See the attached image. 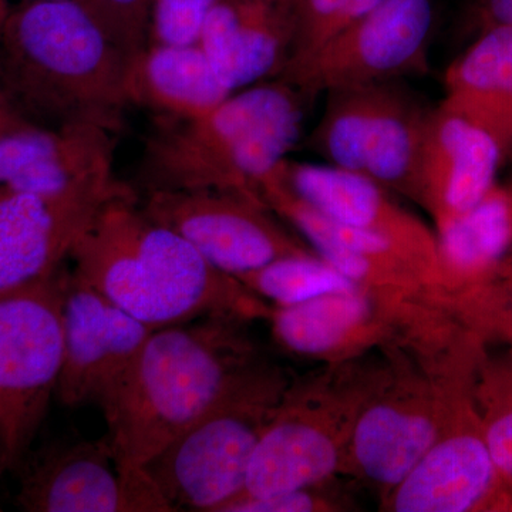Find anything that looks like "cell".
I'll return each mask as SVG.
<instances>
[{
    "instance_id": "f1b7e54d",
    "label": "cell",
    "mask_w": 512,
    "mask_h": 512,
    "mask_svg": "<svg viewBox=\"0 0 512 512\" xmlns=\"http://www.w3.org/2000/svg\"><path fill=\"white\" fill-rule=\"evenodd\" d=\"M316 503L306 490L292 493L266 495V497H241L225 505L224 512H308L315 510Z\"/></svg>"
},
{
    "instance_id": "ac0fdd59",
    "label": "cell",
    "mask_w": 512,
    "mask_h": 512,
    "mask_svg": "<svg viewBox=\"0 0 512 512\" xmlns=\"http://www.w3.org/2000/svg\"><path fill=\"white\" fill-rule=\"evenodd\" d=\"M232 93L198 43L147 45L128 59V104L167 121L200 119Z\"/></svg>"
},
{
    "instance_id": "9c48e42d",
    "label": "cell",
    "mask_w": 512,
    "mask_h": 512,
    "mask_svg": "<svg viewBox=\"0 0 512 512\" xmlns=\"http://www.w3.org/2000/svg\"><path fill=\"white\" fill-rule=\"evenodd\" d=\"M141 208L235 278L284 256L305 254L266 214L265 201L248 192L148 191Z\"/></svg>"
},
{
    "instance_id": "7402d4cb",
    "label": "cell",
    "mask_w": 512,
    "mask_h": 512,
    "mask_svg": "<svg viewBox=\"0 0 512 512\" xmlns=\"http://www.w3.org/2000/svg\"><path fill=\"white\" fill-rule=\"evenodd\" d=\"M437 440L439 431L427 417L376 406L357 421L353 448L367 477L399 485Z\"/></svg>"
},
{
    "instance_id": "2e32d148",
    "label": "cell",
    "mask_w": 512,
    "mask_h": 512,
    "mask_svg": "<svg viewBox=\"0 0 512 512\" xmlns=\"http://www.w3.org/2000/svg\"><path fill=\"white\" fill-rule=\"evenodd\" d=\"M512 507L480 423L451 434L427 451L397 485L399 512H467Z\"/></svg>"
},
{
    "instance_id": "5b68a950",
    "label": "cell",
    "mask_w": 512,
    "mask_h": 512,
    "mask_svg": "<svg viewBox=\"0 0 512 512\" xmlns=\"http://www.w3.org/2000/svg\"><path fill=\"white\" fill-rule=\"evenodd\" d=\"M433 111L402 80L336 87L326 92L308 146L332 167L419 198Z\"/></svg>"
},
{
    "instance_id": "1f68e13d",
    "label": "cell",
    "mask_w": 512,
    "mask_h": 512,
    "mask_svg": "<svg viewBox=\"0 0 512 512\" xmlns=\"http://www.w3.org/2000/svg\"><path fill=\"white\" fill-rule=\"evenodd\" d=\"M9 12V0H0V30H2L3 23L8 18Z\"/></svg>"
},
{
    "instance_id": "4316f807",
    "label": "cell",
    "mask_w": 512,
    "mask_h": 512,
    "mask_svg": "<svg viewBox=\"0 0 512 512\" xmlns=\"http://www.w3.org/2000/svg\"><path fill=\"white\" fill-rule=\"evenodd\" d=\"M121 52L136 55L148 45L154 0H76Z\"/></svg>"
},
{
    "instance_id": "6da1fadb",
    "label": "cell",
    "mask_w": 512,
    "mask_h": 512,
    "mask_svg": "<svg viewBox=\"0 0 512 512\" xmlns=\"http://www.w3.org/2000/svg\"><path fill=\"white\" fill-rule=\"evenodd\" d=\"M73 275L153 330L261 303L184 237L147 217L134 194L107 202L74 245Z\"/></svg>"
},
{
    "instance_id": "8992f818",
    "label": "cell",
    "mask_w": 512,
    "mask_h": 512,
    "mask_svg": "<svg viewBox=\"0 0 512 512\" xmlns=\"http://www.w3.org/2000/svg\"><path fill=\"white\" fill-rule=\"evenodd\" d=\"M274 393L272 380L249 375L148 461L144 470L174 511H221L244 494Z\"/></svg>"
},
{
    "instance_id": "8fae6325",
    "label": "cell",
    "mask_w": 512,
    "mask_h": 512,
    "mask_svg": "<svg viewBox=\"0 0 512 512\" xmlns=\"http://www.w3.org/2000/svg\"><path fill=\"white\" fill-rule=\"evenodd\" d=\"M63 332L57 396L66 406L94 403L101 409L153 329L72 274L64 285Z\"/></svg>"
},
{
    "instance_id": "9a60e30c",
    "label": "cell",
    "mask_w": 512,
    "mask_h": 512,
    "mask_svg": "<svg viewBox=\"0 0 512 512\" xmlns=\"http://www.w3.org/2000/svg\"><path fill=\"white\" fill-rule=\"evenodd\" d=\"M279 170L296 195L330 220L386 235L412 265H440L433 235L394 204L382 185L328 164L285 160Z\"/></svg>"
},
{
    "instance_id": "cb8c5ba5",
    "label": "cell",
    "mask_w": 512,
    "mask_h": 512,
    "mask_svg": "<svg viewBox=\"0 0 512 512\" xmlns=\"http://www.w3.org/2000/svg\"><path fill=\"white\" fill-rule=\"evenodd\" d=\"M237 279L279 306L298 305L329 293L359 288L322 259L306 254L284 256Z\"/></svg>"
},
{
    "instance_id": "603a6c76",
    "label": "cell",
    "mask_w": 512,
    "mask_h": 512,
    "mask_svg": "<svg viewBox=\"0 0 512 512\" xmlns=\"http://www.w3.org/2000/svg\"><path fill=\"white\" fill-rule=\"evenodd\" d=\"M367 313L369 303L357 289L329 293L298 305L281 306L274 315L275 335L293 352L319 355L342 345L362 325Z\"/></svg>"
},
{
    "instance_id": "3957f363",
    "label": "cell",
    "mask_w": 512,
    "mask_h": 512,
    "mask_svg": "<svg viewBox=\"0 0 512 512\" xmlns=\"http://www.w3.org/2000/svg\"><path fill=\"white\" fill-rule=\"evenodd\" d=\"M128 59L76 0H30L0 30V80L26 117L53 127L119 130Z\"/></svg>"
},
{
    "instance_id": "484cf974",
    "label": "cell",
    "mask_w": 512,
    "mask_h": 512,
    "mask_svg": "<svg viewBox=\"0 0 512 512\" xmlns=\"http://www.w3.org/2000/svg\"><path fill=\"white\" fill-rule=\"evenodd\" d=\"M484 439L505 487L512 495V360L501 369H491L483 386Z\"/></svg>"
},
{
    "instance_id": "f546056e",
    "label": "cell",
    "mask_w": 512,
    "mask_h": 512,
    "mask_svg": "<svg viewBox=\"0 0 512 512\" xmlns=\"http://www.w3.org/2000/svg\"><path fill=\"white\" fill-rule=\"evenodd\" d=\"M471 19L478 29L512 26V0H470Z\"/></svg>"
},
{
    "instance_id": "277c9868",
    "label": "cell",
    "mask_w": 512,
    "mask_h": 512,
    "mask_svg": "<svg viewBox=\"0 0 512 512\" xmlns=\"http://www.w3.org/2000/svg\"><path fill=\"white\" fill-rule=\"evenodd\" d=\"M306 99L278 77L232 93L200 119L167 121L144 150L141 178L147 190L241 191L261 197L259 185L301 140Z\"/></svg>"
},
{
    "instance_id": "52a82bcc",
    "label": "cell",
    "mask_w": 512,
    "mask_h": 512,
    "mask_svg": "<svg viewBox=\"0 0 512 512\" xmlns=\"http://www.w3.org/2000/svg\"><path fill=\"white\" fill-rule=\"evenodd\" d=\"M66 276L0 296V454L13 467L28 453L57 390L64 353Z\"/></svg>"
},
{
    "instance_id": "ba28073f",
    "label": "cell",
    "mask_w": 512,
    "mask_h": 512,
    "mask_svg": "<svg viewBox=\"0 0 512 512\" xmlns=\"http://www.w3.org/2000/svg\"><path fill=\"white\" fill-rule=\"evenodd\" d=\"M437 0H383L281 79L308 99L330 89L426 72Z\"/></svg>"
},
{
    "instance_id": "30bf717a",
    "label": "cell",
    "mask_w": 512,
    "mask_h": 512,
    "mask_svg": "<svg viewBox=\"0 0 512 512\" xmlns=\"http://www.w3.org/2000/svg\"><path fill=\"white\" fill-rule=\"evenodd\" d=\"M128 194L116 175L59 195L0 194V296L56 275L101 208Z\"/></svg>"
},
{
    "instance_id": "ffe728a7",
    "label": "cell",
    "mask_w": 512,
    "mask_h": 512,
    "mask_svg": "<svg viewBox=\"0 0 512 512\" xmlns=\"http://www.w3.org/2000/svg\"><path fill=\"white\" fill-rule=\"evenodd\" d=\"M336 467L338 450L328 434L285 413L272 420L259 437L242 495L266 497L308 490Z\"/></svg>"
},
{
    "instance_id": "7a4b0ae2",
    "label": "cell",
    "mask_w": 512,
    "mask_h": 512,
    "mask_svg": "<svg viewBox=\"0 0 512 512\" xmlns=\"http://www.w3.org/2000/svg\"><path fill=\"white\" fill-rule=\"evenodd\" d=\"M228 318L208 316L148 336L101 407L119 466H146L251 375L248 349Z\"/></svg>"
},
{
    "instance_id": "7c38bea8",
    "label": "cell",
    "mask_w": 512,
    "mask_h": 512,
    "mask_svg": "<svg viewBox=\"0 0 512 512\" xmlns=\"http://www.w3.org/2000/svg\"><path fill=\"white\" fill-rule=\"evenodd\" d=\"M19 504L33 512L174 511L144 468L117 464L107 439L47 451L23 481Z\"/></svg>"
},
{
    "instance_id": "d4e9b609",
    "label": "cell",
    "mask_w": 512,
    "mask_h": 512,
    "mask_svg": "<svg viewBox=\"0 0 512 512\" xmlns=\"http://www.w3.org/2000/svg\"><path fill=\"white\" fill-rule=\"evenodd\" d=\"M382 2L383 0H295L298 29L291 60L282 74L301 66L320 47L325 46L333 37Z\"/></svg>"
},
{
    "instance_id": "83f0119b",
    "label": "cell",
    "mask_w": 512,
    "mask_h": 512,
    "mask_svg": "<svg viewBox=\"0 0 512 512\" xmlns=\"http://www.w3.org/2000/svg\"><path fill=\"white\" fill-rule=\"evenodd\" d=\"M215 0H154L148 45L197 43Z\"/></svg>"
},
{
    "instance_id": "d6a6232c",
    "label": "cell",
    "mask_w": 512,
    "mask_h": 512,
    "mask_svg": "<svg viewBox=\"0 0 512 512\" xmlns=\"http://www.w3.org/2000/svg\"><path fill=\"white\" fill-rule=\"evenodd\" d=\"M3 467H5V464H3L2 454H0V474H2Z\"/></svg>"
},
{
    "instance_id": "4fadbf2b",
    "label": "cell",
    "mask_w": 512,
    "mask_h": 512,
    "mask_svg": "<svg viewBox=\"0 0 512 512\" xmlns=\"http://www.w3.org/2000/svg\"><path fill=\"white\" fill-rule=\"evenodd\" d=\"M113 140L99 124L29 121L0 136V194L59 195L114 177Z\"/></svg>"
},
{
    "instance_id": "e0dca14e",
    "label": "cell",
    "mask_w": 512,
    "mask_h": 512,
    "mask_svg": "<svg viewBox=\"0 0 512 512\" xmlns=\"http://www.w3.org/2000/svg\"><path fill=\"white\" fill-rule=\"evenodd\" d=\"M504 160L487 131L443 106L434 107L421 161L419 200L437 222L476 207L495 185Z\"/></svg>"
},
{
    "instance_id": "44dd1931",
    "label": "cell",
    "mask_w": 512,
    "mask_h": 512,
    "mask_svg": "<svg viewBox=\"0 0 512 512\" xmlns=\"http://www.w3.org/2000/svg\"><path fill=\"white\" fill-rule=\"evenodd\" d=\"M440 264L467 278L498 271L512 247V192L494 185L476 207L439 222Z\"/></svg>"
},
{
    "instance_id": "5bb4252c",
    "label": "cell",
    "mask_w": 512,
    "mask_h": 512,
    "mask_svg": "<svg viewBox=\"0 0 512 512\" xmlns=\"http://www.w3.org/2000/svg\"><path fill=\"white\" fill-rule=\"evenodd\" d=\"M296 29L295 0H215L197 43L238 92L284 73Z\"/></svg>"
},
{
    "instance_id": "4dcf8cb0",
    "label": "cell",
    "mask_w": 512,
    "mask_h": 512,
    "mask_svg": "<svg viewBox=\"0 0 512 512\" xmlns=\"http://www.w3.org/2000/svg\"><path fill=\"white\" fill-rule=\"evenodd\" d=\"M32 121L25 116L0 80V136Z\"/></svg>"
},
{
    "instance_id": "836d02e7",
    "label": "cell",
    "mask_w": 512,
    "mask_h": 512,
    "mask_svg": "<svg viewBox=\"0 0 512 512\" xmlns=\"http://www.w3.org/2000/svg\"><path fill=\"white\" fill-rule=\"evenodd\" d=\"M510 279H511V282H512V269H511V275H510Z\"/></svg>"
},
{
    "instance_id": "d6986e66",
    "label": "cell",
    "mask_w": 512,
    "mask_h": 512,
    "mask_svg": "<svg viewBox=\"0 0 512 512\" xmlns=\"http://www.w3.org/2000/svg\"><path fill=\"white\" fill-rule=\"evenodd\" d=\"M443 106L483 128L504 157L512 150V26L480 30L448 67Z\"/></svg>"
}]
</instances>
